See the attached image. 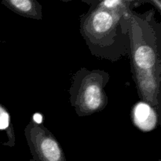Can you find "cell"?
<instances>
[{
	"label": "cell",
	"instance_id": "7",
	"mask_svg": "<svg viewBox=\"0 0 161 161\" xmlns=\"http://www.w3.org/2000/svg\"><path fill=\"white\" fill-rule=\"evenodd\" d=\"M3 4L16 14L28 18L41 20L42 6L34 0H3Z\"/></svg>",
	"mask_w": 161,
	"mask_h": 161
},
{
	"label": "cell",
	"instance_id": "6",
	"mask_svg": "<svg viewBox=\"0 0 161 161\" xmlns=\"http://www.w3.org/2000/svg\"><path fill=\"white\" fill-rule=\"evenodd\" d=\"M158 115L155 108L144 102H138L131 111L134 124L143 132L151 131L157 127Z\"/></svg>",
	"mask_w": 161,
	"mask_h": 161
},
{
	"label": "cell",
	"instance_id": "9",
	"mask_svg": "<svg viewBox=\"0 0 161 161\" xmlns=\"http://www.w3.org/2000/svg\"><path fill=\"white\" fill-rule=\"evenodd\" d=\"M0 130L6 132L8 142L6 146H14L15 145V136H14V128L11 124V118L7 110L0 105Z\"/></svg>",
	"mask_w": 161,
	"mask_h": 161
},
{
	"label": "cell",
	"instance_id": "5",
	"mask_svg": "<svg viewBox=\"0 0 161 161\" xmlns=\"http://www.w3.org/2000/svg\"><path fill=\"white\" fill-rule=\"evenodd\" d=\"M133 75L142 102L149 104L160 114V75L149 72H133Z\"/></svg>",
	"mask_w": 161,
	"mask_h": 161
},
{
	"label": "cell",
	"instance_id": "1",
	"mask_svg": "<svg viewBox=\"0 0 161 161\" xmlns=\"http://www.w3.org/2000/svg\"><path fill=\"white\" fill-rule=\"evenodd\" d=\"M125 16L91 5L80 17V33L93 55L116 61L130 54Z\"/></svg>",
	"mask_w": 161,
	"mask_h": 161
},
{
	"label": "cell",
	"instance_id": "8",
	"mask_svg": "<svg viewBox=\"0 0 161 161\" xmlns=\"http://www.w3.org/2000/svg\"><path fill=\"white\" fill-rule=\"evenodd\" d=\"M140 2L135 1H122V0H105V1L93 2L91 5L97 7L110 11L116 15L124 17L130 10H132Z\"/></svg>",
	"mask_w": 161,
	"mask_h": 161
},
{
	"label": "cell",
	"instance_id": "2",
	"mask_svg": "<svg viewBox=\"0 0 161 161\" xmlns=\"http://www.w3.org/2000/svg\"><path fill=\"white\" fill-rule=\"evenodd\" d=\"M130 39L132 72L161 73V28L153 9L143 14L133 9L125 16Z\"/></svg>",
	"mask_w": 161,
	"mask_h": 161
},
{
	"label": "cell",
	"instance_id": "3",
	"mask_svg": "<svg viewBox=\"0 0 161 161\" xmlns=\"http://www.w3.org/2000/svg\"><path fill=\"white\" fill-rule=\"evenodd\" d=\"M109 80V74L101 69L83 68L74 74L69 94L71 105L79 116H90L107 106L105 87Z\"/></svg>",
	"mask_w": 161,
	"mask_h": 161
},
{
	"label": "cell",
	"instance_id": "4",
	"mask_svg": "<svg viewBox=\"0 0 161 161\" xmlns=\"http://www.w3.org/2000/svg\"><path fill=\"white\" fill-rule=\"evenodd\" d=\"M25 135L32 157L30 161H67L60 143L42 124L30 121Z\"/></svg>",
	"mask_w": 161,
	"mask_h": 161
},
{
	"label": "cell",
	"instance_id": "10",
	"mask_svg": "<svg viewBox=\"0 0 161 161\" xmlns=\"http://www.w3.org/2000/svg\"><path fill=\"white\" fill-rule=\"evenodd\" d=\"M149 3H152V4H153L154 6H155L157 8V9H158L159 11H160V9H161V3H160V1H157V0H155V1H149Z\"/></svg>",
	"mask_w": 161,
	"mask_h": 161
}]
</instances>
